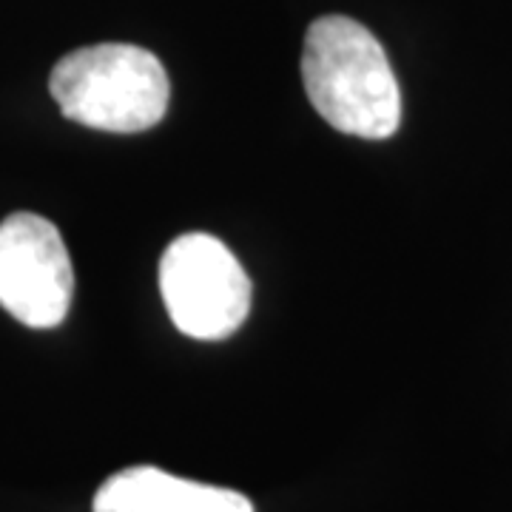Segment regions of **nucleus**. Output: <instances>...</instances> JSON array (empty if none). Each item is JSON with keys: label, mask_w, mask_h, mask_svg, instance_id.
Listing matches in <instances>:
<instances>
[{"label": "nucleus", "mask_w": 512, "mask_h": 512, "mask_svg": "<svg viewBox=\"0 0 512 512\" xmlns=\"http://www.w3.org/2000/svg\"><path fill=\"white\" fill-rule=\"evenodd\" d=\"M311 106L342 134L387 140L402 123V92L384 46L345 15L313 20L302 49Z\"/></svg>", "instance_id": "obj_1"}, {"label": "nucleus", "mask_w": 512, "mask_h": 512, "mask_svg": "<svg viewBox=\"0 0 512 512\" xmlns=\"http://www.w3.org/2000/svg\"><path fill=\"white\" fill-rule=\"evenodd\" d=\"M60 111L80 126L137 134L154 128L168 109V74L148 49L97 43L66 55L49 77Z\"/></svg>", "instance_id": "obj_2"}, {"label": "nucleus", "mask_w": 512, "mask_h": 512, "mask_svg": "<svg viewBox=\"0 0 512 512\" xmlns=\"http://www.w3.org/2000/svg\"><path fill=\"white\" fill-rule=\"evenodd\" d=\"M74 271L55 222L18 211L0 222V308L26 328H57L72 305Z\"/></svg>", "instance_id": "obj_4"}, {"label": "nucleus", "mask_w": 512, "mask_h": 512, "mask_svg": "<svg viewBox=\"0 0 512 512\" xmlns=\"http://www.w3.org/2000/svg\"><path fill=\"white\" fill-rule=\"evenodd\" d=\"M94 512H254V504L237 490L177 478L143 464L103 481L94 495Z\"/></svg>", "instance_id": "obj_5"}, {"label": "nucleus", "mask_w": 512, "mask_h": 512, "mask_svg": "<svg viewBox=\"0 0 512 512\" xmlns=\"http://www.w3.org/2000/svg\"><path fill=\"white\" fill-rule=\"evenodd\" d=\"M160 293L180 333L217 342L251 313V279L211 234H183L160 259Z\"/></svg>", "instance_id": "obj_3"}]
</instances>
